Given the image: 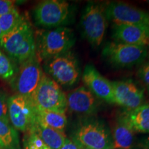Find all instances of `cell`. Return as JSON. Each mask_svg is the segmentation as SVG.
<instances>
[{"label":"cell","mask_w":149,"mask_h":149,"mask_svg":"<svg viewBox=\"0 0 149 149\" xmlns=\"http://www.w3.org/2000/svg\"><path fill=\"white\" fill-rule=\"evenodd\" d=\"M0 46L18 65L36 55L35 33L29 20L24 18L15 29L3 35Z\"/></svg>","instance_id":"6da1fadb"},{"label":"cell","mask_w":149,"mask_h":149,"mask_svg":"<svg viewBox=\"0 0 149 149\" xmlns=\"http://www.w3.org/2000/svg\"><path fill=\"white\" fill-rule=\"evenodd\" d=\"M36 55L44 61L70 51L75 43L71 29L61 26L53 29L38 30L35 33Z\"/></svg>","instance_id":"7a4b0ae2"},{"label":"cell","mask_w":149,"mask_h":149,"mask_svg":"<svg viewBox=\"0 0 149 149\" xmlns=\"http://www.w3.org/2000/svg\"><path fill=\"white\" fill-rule=\"evenodd\" d=\"M71 139L80 148L114 149L111 129L104 121L95 117L80 121L72 130Z\"/></svg>","instance_id":"3957f363"},{"label":"cell","mask_w":149,"mask_h":149,"mask_svg":"<svg viewBox=\"0 0 149 149\" xmlns=\"http://www.w3.org/2000/svg\"><path fill=\"white\" fill-rule=\"evenodd\" d=\"M107 21L106 3H87L81 15L80 24L83 36L93 47H99L103 42Z\"/></svg>","instance_id":"277c9868"},{"label":"cell","mask_w":149,"mask_h":149,"mask_svg":"<svg viewBox=\"0 0 149 149\" xmlns=\"http://www.w3.org/2000/svg\"><path fill=\"white\" fill-rule=\"evenodd\" d=\"M70 3L64 0H44L33 10V19L38 26L56 29L69 22L72 15Z\"/></svg>","instance_id":"5b68a950"},{"label":"cell","mask_w":149,"mask_h":149,"mask_svg":"<svg viewBox=\"0 0 149 149\" xmlns=\"http://www.w3.org/2000/svg\"><path fill=\"white\" fill-rule=\"evenodd\" d=\"M44 69L59 86L66 87L77 84L81 74L77 57L70 51L46 60Z\"/></svg>","instance_id":"8992f818"},{"label":"cell","mask_w":149,"mask_h":149,"mask_svg":"<svg viewBox=\"0 0 149 149\" xmlns=\"http://www.w3.org/2000/svg\"><path fill=\"white\" fill-rule=\"evenodd\" d=\"M31 100L37 110L65 113L67 110L66 95L58 84L44 73Z\"/></svg>","instance_id":"52a82bcc"},{"label":"cell","mask_w":149,"mask_h":149,"mask_svg":"<svg viewBox=\"0 0 149 149\" xmlns=\"http://www.w3.org/2000/svg\"><path fill=\"white\" fill-rule=\"evenodd\" d=\"M148 53L145 46L130 45L117 42L107 43L102 50V56L112 66L130 68L141 64Z\"/></svg>","instance_id":"ba28073f"},{"label":"cell","mask_w":149,"mask_h":149,"mask_svg":"<svg viewBox=\"0 0 149 149\" xmlns=\"http://www.w3.org/2000/svg\"><path fill=\"white\" fill-rule=\"evenodd\" d=\"M19 66L15 76L10 81L11 86L17 94L31 99L44 74L40 61L35 55Z\"/></svg>","instance_id":"9c48e42d"},{"label":"cell","mask_w":149,"mask_h":149,"mask_svg":"<svg viewBox=\"0 0 149 149\" xmlns=\"http://www.w3.org/2000/svg\"><path fill=\"white\" fill-rule=\"evenodd\" d=\"M9 120L15 130L27 133L36 120V112L31 99L15 94L8 100Z\"/></svg>","instance_id":"30bf717a"},{"label":"cell","mask_w":149,"mask_h":149,"mask_svg":"<svg viewBox=\"0 0 149 149\" xmlns=\"http://www.w3.org/2000/svg\"><path fill=\"white\" fill-rule=\"evenodd\" d=\"M108 21L113 24L141 25L149 26V13L120 1L106 3Z\"/></svg>","instance_id":"8fae6325"},{"label":"cell","mask_w":149,"mask_h":149,"mask_svg":"<svg viewBox=\"0 0 149 149\" xmlns=\"http://www.w3.org/2000/svg\"><path fill=\"white\" fill-rule=\"evenodd\" d=\"M115 104L127 111L139 107L144 101V91L132 80L112 81Z\"/></svg>","instance_id":"7c38bea8"},{"label":"cell","mask_w":149,"mask_h":149,"mask_svg":"<svg viewBox=\"0 0 149 149\" xmlns=\"http://www.w3.org/2000/svg\"><path fill=\"white\" fill-rule=\"evenodd\" d=\"M85 86L96 97L108 104H115L112 81L98 71L93 64L86 65L81 75Z\"/></svg>","instance_id":"4fadbf2b"},{"label":"cell","mask_w":149,"mask_h":149,"mask_svg":"<svg viewBox=\"0 0 149 149\" xmlns=\"http://www.w3.org/2000/svg\"><path fill=\"white\" fill-rule=\"evenodd\" d=\"M67 109L76 114L91 116L97 111V98L85 86L74 88L66 95Z\"/></svg>","instance_id":"5bb4252c"},{"label":"cell","mask_w":149,"mask_h":149,"mask_svg":"<svg viewBox=\"0 0 149 149\" xmlns=\"http://www.w3.org/2000/svg\"><path fill=\"white\" fill-rule=\"evenodd\" d=\"M112 37L115 42L148 47L149 26L113 24Z\"/></svg>","instance_id":"9a60e30c"},{"label":"cell","mask_w":149,"mask_h":149,"mask_svg":"<svg viewBox=\"0 0 149 149\" xmlns=\"http://www.w3.org/2000/svg\"><path fill=\"white\" fill-rule=\"evenodd\" d=\"M114 149H131L135 142V132L123 112L117 117L111 131Z\"/></svg>","instance_id":"2e32d148"},{"label":"cell","mask_w":149,"mask_h":149,"mask_svg":"<svg viewBox=\"0 0 149 149\" xmlns=\"http://www.w3.org/2000/svg\"><path fill=\"white\" fill-rule=\"evenodd\" d=\"M29 131L38 136L43 142L51 149L60 148L67 138L64 132L48 127L37 119Z\"/></svg>","instance_id":"e0dca14e"},{"label":"cell","mask_w":149,"mask_h":149,"mask_svg":"<svg viewBox=\"0 0 149 149\" xmlns=\"http://www.w3.org/2000/svg\"><path fill=\"white\" fill-rule=\"evenodd\" d=\"M135 133L149 134V104H143L133 110L123 111Z\"/></svg>","instance_id":"ac0fdd59"},{"label":"cell","mask_w":149,"mask_h":149,"mask_svg":"<svg viewBox=\"0 0 149 149\" xmlns=\"http://www.w3.org/2000/svg\"><path fill=\"white\" fill-rule=\"evenodd\" d=\"M36 119L39 122L54 129L64 132L67 125V117L65 112L37 110Z\"/></svg>","instance_id":"d6986e66"},{"label":"cell","mask_w":149,"mask_h":149,"mask_svg":"<svg viewBox=\"0 0 149 149\" xmlns=\"http://www.w3.org/2000/svg\"><path fill=\"white\" fill-rule=\"evenodd\" d=\"M0 149H22L17 132L2 121H0Z\"/></svg>","instance_id":"ffe728a7"},{"label":"cell","mask_w":149,"mask_h":149,"mask_svg":"<svg viewBox=\"0 0 149 149\" xmlns=\"http://www.w3.org/2000/svg\"><path fill=\"white\" fill-rule=\"evenodd\" d=\"M24 19L17 8L0 17V28L3 33L6 34L17 26Z\"/></svg>","instance_id":"44dd1931"},{"label":"cell","mask_w":149,"mask_h":149,"mask_svg":"<svg viewBox=\"0 0 149 149\" xmlns=\"http://www.w3.org/2000/svg\"><path fill=\"white\" fill-rule=\"evenodd\" d=\"M17 70L15 63L0 50V77L10 81L15 76Z\"/></svg>","instance_id":"7402d4cb"},{"label":"cell","mask_w":149,"mask_h":149,"mask_svg":"<svg viewBox=\"0 0 149 149\" xmlns=\"http://www.w3.org/2000/svg\"><path fill=\"white\" fill-rule=\"evenodd\" d=\"M24 149H51L43 142L38 136L31 131L26 133L24 138Z\"/></svg>","instance_id":"603a6c76"},{"label":"cell","mask_w":149,"mask_h":149,"mask_svg":"<svg viewBox=\"0 0 149 149\" xmlns=\"http://www.w3.org/2000/svg\"><path fill=\"white\" fill-rule=\"evenodd\" d=\"M8 100L6 93L0 90V121L9 124Z\"/></svg>","instance_id":"cb8c5ba5"},{"label":"cell","mask_w":149,"mask_h":149,"mask_svg":"<svg viewBox=\"0 0 149 149\" xmlns=\"http://www.w3.org/2000/svg\"><path fill=\"white\" fill-rule=\"evenodd\" d=\"M137 76L149 92V61L141 65L137 71Z\"/></svg>","instance_id":"d4e9b609"},{"label":"cell","mask_w":149,"mask_h":149,"mask_svg":"<svg viewBox=\"0 0 149 149\" xmlns=\"http://www.w3.org/2000/svg\"><path fill=\"white\" fill-rule=\"evenodd\" d=\"M15 8V1L10 0H0V17L13 10Z\"/></svg>","instance_id":"484cf974"},{"label":"cell","mask_w":149,"mask_h":149,"mask_svg":"<svg viewBox=\"0 0 149 149\" xmlns=\"http://www.w3.org/2000/svg\"><path fill=\"white\" fill-rule=\"evenodd\" d=\"M59 149H81L79 147V146L74 142V141H72L70 138H67L65 140V142L64 144L62 145V146Z\"/></svg>","instance_id":"4316f807"},{"label":"cell","mask_w":149,"mask_h":149,"mask_svg":"<svg viewBox=\"0 0 149 149\" xmlns=\"http://www.w3.org/2000/svg\"><path fill=\"white\" fill-rule=\"evenodd\" d=\"M137 147L140 149H149V136L139 139L137 141Z\"/></svg>","instance_id":"83f0119b"},{"label":"cell","mask_w":149,"mask_h":149,"mask_svg":"<svg viewBox=\"0 0 149 149\" xmlns=\"http://www.w3.org/2000/svg\"><path fill=\"white\" fill-rule=\"evenodd\" d=\"M3 35V33L2 32V31H1V28H0V41H1V37H2Z\"/></svg>","instance_id":"f1b7e54d"},{"label":"cell","mask_w":149,"mask_h":149,"mask_svg":"<svg viewBox=\"0 0 149 149\" xmlns=\"http://www.w3.org/2000/svg\"><path fill=\"white\" fill-rule=\"evenodd\" d=\"M147 57H148V60H149V50L148 51V53H147Z\"/></svg>","instance_id":"f546056e"},{"label":"cell","mask_w":149,"mask_h":149,"mask_svg":"<svg viewBox=\"0 0 149 149\" xmlns=\"http://www.w3.org/2000/svg\"><path fill=\"white\" fill-rule=\"evenodd\" d=\"M79 148H80V147H79ZM81 148V149H91V148Z\"/></svg>","instance_id":"4dcf8cb0"},{"label":"cell","mask_w":149,"mask_h":149,"mask_svg":"<svg viewBox=\"0 0 149 149\" xmlns=\"http://www.w3.org/2000/svg\"><path fill=\"white\" fill-rule=\"evenodd\" d=\"M147 2H148V3L149 4V1H147Z\"/></svg>","instance_id":"1f68e13d"},{"label":"cell","mask_w":149,"mask_h":149,"mask_svg":"<svg viewBox=\"0 0 149 149\" xmlns=\"http://www.w3.org/2000/svg\"><path fill=\"white\" fill-rule=\"evenodd\" d=\"M131 149H134V148H131Z\"/></svg>","instance_id":"d6a6232c"}]
</instances>
